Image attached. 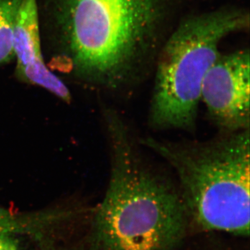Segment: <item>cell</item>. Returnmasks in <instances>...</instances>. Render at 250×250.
<instances>
[{
    "instance_id": "1",
    "label": "cell",
    "mask_w": 250,
    "mask_h": 250,
    "mask_svg": "<svg viewBox=\"0 0 250 250\" xmlns=\"http://www.w3.org/2000/svg\"><path fill=\"white\" fill-rule=\"evenodd\" d=\"M166 0H41L51 44L83 80L115 87L150 50Z\"/></svg>"
},
{
    "instance_id": "2",
    "label": "cell",
    "mask_w": 250,
    "mask_h": 250,
    "mask_svg": "<svg viewBox=\"0 0 250 250\" xmlns=\"http://www.w3.org/2000/svg\"><path fill=\"white\" fill-rule=\"evenodd\" d=\"M105 113L111 173L95 215L96 250H178L190 223L178 187L145 161L123 118Z\"/></svg>"
},
{
    "instance_id": "3",
    "label": "cell",
    "mask_w": 250,
    "mask_h": 250,
    "mask_svg": "<svg viewBox=\"0 0 250 250\" xmlns=\"http://www.w3.org/2000/svg\"><path fill=\"white\" fill-rule=\"evenodd\" d=\"M250 129L209 141L171 142L152 137L141 145L173 169L190 222L204 231L250 235Z\"/></svg>"
},
{
    "instance_id": "4",
    "label": "cell",
    "mask_w": 250,
    "mask_h": 250,
    "mask_svg": "<svg viewBox=\"0 0 250 250\" xmlns=\"http://www.w3.org/2000/svg\"><path fill=\"white\" fill-rule=\"evenodd\" d=\"M249 25L245 11L222 9L180 23L158 59L149 120L156 129L195 127L202 83L223 39Z\"/></svg>"
},
{
    "instance_id": "5",
    "label": "cell",
    "mask_w": 250,
    "mask_h": 250,
    "mask_svg": "<svg viewBox=\"0 0 250 250\" xmlns=\"http://www.w3.org/2000/svg\"><path fill=\"white\" fill-rule=\"evenodd\" d=\"M249 51L219 56L202 83L201 101L223 133L250 129Z\"/></svg>"
},
{
    "instance_id": "6",
    "label": "cell",
    "mask_w": 250,
    "mask_h": 250,
    "mask_svg": "<svg viewBox=\"0 0 250 250\" xmlns=\"http://www.w3.org/2000/svg\"><path fill=\"white\" fill-rule=\"evenodd\" d=\"M16 76L45 63L37 0H22L14 28Z\"/></svg>"
},
{
    "instance_id": "7",
    "label": "cell",
    "mask_w": 250,
    "mask_h": 250,
    "mask_svg": "<svg viewBox=\"0 0 250 250\" xmlns=\"http://www.w3.org/2000/svg\"><path fill=\"white\" fill-rule=\"evenodd\" d=\"M51 223L49 213L14 214L0 207V234H39Z\"/></svg>"
},
{
    "instance_id": "8",
    "label": "cell",
    "mask_w": 250,
    "mask_h": 250,
    "mask_svg": "<svg viewBox=\"0 0 250 250\" xmlns=\"http://www.w3.org/2000/svg\"><path fill=\"white\" fill-rule=\"evenodd\" d=\"M22 0H0V66L15 59L14 28Z\"/></svg>"
},
{
    "instance_id": "9",
    "label": "cell",
    "mask_w": 250,
    "mask_h": 250,
    "mask_svg": "<svg viewBox=\"0 0 250 250\" xmlns=\"http://www.w3.org/2000/svg\"><path fill=\"white\" fill-rule=\"evenodd\" d=\"M188 245V246L185 247L183 243L177 250H236L233 247L231 248L229 244L211 238L199 239L197 242L194 241L191 244Z\"/></svg>"
},
{
    "instance_id": "10",
    "label": "cell",
    "mask_w": 250,
    "mask_h": 250,
    "mask_svg": "<svg viewBox=\"0 0 250 250\" xmlns=\"http://www.w3.org/2000/svg\"><path fill=\"white\" fill-rule=\"evenodd\" d=\"M0 250H20L13 235L0 234Z\"/></svg>"
}]
</instances>
